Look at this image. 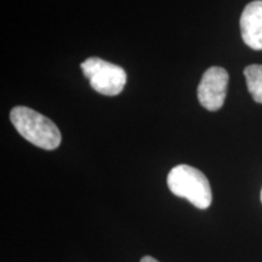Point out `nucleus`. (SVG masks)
I'll use <instances>...</instances> for the list:
<instances>
[{
	"instance_id": "1",
	"label": "nucleus",
	"mask_w": 262,
	"mask_h": 262,
	"mask_svg": "<svg viewBox=\"0 0 262 262\" xmlns=\"http://www.w3.org/2000/svg\"><path fill=\"white\" fill-rule=\"evenodd\" d=\"M10 120L28 142L39 148L54 150L61 143V133L56 124L37 111L25 106L12 108Z\"/></svg>"
},
{
	"instance_id": "2",
	"label": "nucleus",
	"mask_w": 262,
	"mask_h": 262,
	"mask_svg": "<svg viewBox=\"0 0 262 262\" xmlns=\"http://www.w3.org/2000/svg\"><path fill=\"white\" fill-rule=\"evenodd\" d=\"M168 187L173 194L186 198L202 210L211 205L212 194L209 180L201 170L191 165L180 164L170 170Z\"/></svg>"
},
{
	"instance_id": "3",
	"label": "nucleus",
	"mask_w": 262,
	"mask_h": 262,
	"mask_svg": "<svg viewBox=\"0 0 262 262\" xmlns=\"http://www.w3.org/2000/svg\"><path fill=\"white\" fill-rule=\"evenodd\" d=\"M81 71L90 81V86L98 94L117 96L124 90L126 73L119 66L98 57L86 58L80 64Z\"/></svg>"
},
{
	"instance_id": "4",
	"label": "nucleus",
	"mask_w": 262,
	"mask_h": 262,
	"mask_svg": "<svg viewBox=\"0 0 262 262\" xmlns=\"http://www.w3.org/2000/svg\"><path fill=\"white\" fill-rule=\"evenodd\" d=\"M229 75L222 67H210L203 74L198 86V100L205 110L216 112L224 106Z\"/></svg>"
},
{
	"instance_id": "5",
	"label": "nucleus",
	"mask_w": 262,
	"mask_h": 262,
	"mask_svg": "<svg viewBox=\"0 0 262 262\" xmlns=\"http://www.w3.org/2000/svg\"><path fill=\"white\" fill-rule=\"evenodd\" d=\"M242 38L249 48L262 50V0L245 6L241 16Z\"/></svg>"
},
{
	"instance_id": "6",
	"label": "nucleus",
	"mask_w": 262,
	"mask_h": 262,
	"mask_svg": "<svg viewBox=\"0 0 262 262\" xmlns=\"http://www.w3.org/2000/svg\"><path fill=\"white\" fill-rule=\"evenodd\" d=\"M247 86L255 102L262 103V64H250L244 70Z\"/></svg>"
},
{
	"instance_id": "7",
	"label": "nucleus",
	"mask_w": 262,
	"mask_h": 262,
	"mask_svg": "<svg viewBox=\"0 0 262 262\" xmlns=\"http://www.w3.org/2000/svg\"><path fill=\"white\" fill-rule=\"evenodd\" d=\"M140 262H159V261L156 260V258L152 256H143L142 258H141Z\"/></svg>"
},
{
	"instance_id": "8",
	"label": "nucleus",
	"mask_w": 262,
	"mask_h": 262,
	"mask_svg": "<svg viewBox=\"0 0 262 262\" xmlns=\"http://www.w3.org/2000/svg\"><path fill=\"white\" fill-rule=\"evenodd\" d=\"M261 202H262V189H261Z\"/></svg>"
}]
</instances>
